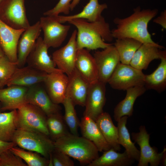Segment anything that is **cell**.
I'll return each mask as SVG.
<instances>
[{
    "instance_id": "484cf974",
    "label": "cell",
    "mask_w": 166,
    "mask_h": 166,
    "mask_svg": "<svg viewBox=\"0 0 166 166\" xmlns=\"http://www.w3.org/2000/svg\"><path fill=\"white\" fill-rule=\"evenodd\" d=\"M96 122L107 142L117 151L121 150L118 142V130L114 124L109 113L103 112L97 118Z\"/></svg>"
},
{
    "instance_id": "5b68a950",
    "label": "cell",
    "mask_w": 166,
    "mask_h": 166,
    "mask_svg": "<svg viewBox=\"0 0 166 166\" xmlns=\"http://www.w3.org/2000/svg\"><path fill=\"white\" fill-rule=\"evenodd\" d=\"M17 128L39 132L49 136L47 116L41 109L26 103L17 109Z\"/></svg>"
},
{
    "instance_id": "4dcf8cb0",
    "label": "cell",
    "mask_w": 166,
    "mask_h": 166,
    "mask_svg": "<svg viewBox=\"0 0 166 166\" xmlns=\"http://www.w3.org/2000/svg\"><path fill=\"white\" fill-rule=\"evenodd\" d=\"M142 44L134 39L124 38L116 39L113 45L118 53L120 62L130 65L135 53Z\"/></svg>"
},
{
    "instance_id": "ee69618b",
    "label": "cell",
    "mask_w": 166,
    "mask_h": 166,
    "mask_svg": "<svg viewBox=\"0 0 166 166\" xmlns=\"http://www.w3.org/2000/svg\"><path fill=\"white\" fill-rule=\"evenodd\" d=\"M5 85V84L4 83L0 82V89L2 86Z\"/></svg>"
},
{
    "instance_id": "e575fe53",
    "label": "cell",
    "mask_w": 166,
    "mask_h": 166,
    "mask_svg": "<svg viewBox=\"0 0 166 166\" xmlns=\"http://www.w3.org/2000/svg\"><path fill=\"white\" fill-rule=\"evenodd\" d=\"M17 64L10 61L5 56L0 58V82L6 85L17 67Z\"/></svg>"
},
{
    "instance_id": "7a4b0ae2",
    "label": "cell",
    "mask_w": 166,
    "mask_h": 166,
    "mask_svg": "<svg viewBox=\"0 0 166 166\" xmlns=\"http://www.w3.org/2000/svg\"><path fill=\"white\" fill-rule=\"evenodd\" d=\"M77 29L76 42L78 49L88 50L105 49L112 44L113 38L109 23L102 16L93 22L82 19H74L68 21Z\"/></svg>"
},
{
    "instance_id": "7402d4cb",
    "label": "cell",
    "mask_w": 166,
    "mask_h": 166,
    "mask_svg": "<svg viewBox=\"0 0 166 166\" xmlns=\"http://www.w3.org/2000/svg\"><path fill=\"white\" fill-rule=\"evenodd\" d=\"M160 49L155 45L142 44L135 53L130 65L141 71L146 69L153 60L160 59L166 55V50Z\"/></svg>"
},
{
    "instance_id": "4fadbf2b",
    "label": "cell",
    "mask_w": 166,
    "mask_h": 166,
    "mask_svg": "<svg viewBox=\"0 0 166 166\" xmlns=\"http://www.w3.org/2000/svg\"><path fill=\"white\" fill-rule=\"evenodd\" d=\"M48 49L43 38L39 37L27 57L28 65L48 74L61 71L56 68L55 63L48 54Z\"/></svg>"
},
{
    "instance_id": "f546056e",
    "label": "cell",
    "mask_w": 166,
    "mask_h": 166,
    "mask_svg": "<svg viewBox=\"0 0 166 166\" xmlns=\"http://www.w3.org/2000/svg\"><path fill=\"white\" fill-rule=\"evenodd\" d=\"M17 128V109L7 112H0V140L12 141Z\"/></svg>"
},
{
    "instance_id": "f35d334b",
    "label": "cell",
    "mask_w": 166,
    "mask_h": 166,
    "mask_svg": "<svg viewBox=\"0 0 166 166\" xmlns=\"http://www.w3.org/2000/svg\"><path fill=\"white\" fill-rule=\"evenodd\" d=\"M155 23L160 25L163 28L166 29V10H164L160 15L153 20Z\"/></svg>"
},
{
    "instance_id": "7bdbcfd3",
    "label": "cell",
    "mask_w": 166,
    "mask_h": 166,
    "mask_svg": "<svg viewBox=\"0 0 166 166\" xmlns=\"http://www.w3.org/2000/svg\"><path fill=\"white\" fill-rule=\"evenodd\" d=\"M5 55L3 51L0 48V58Z\"/></svg>"
},
{
    "instance_id": "277c9868",
    "label": "cell",
    "mask_w": 166,
    "mask_h": 166,
    "mask_svg": "<svg viewBox=\"0 0 166 166\" xmlns=\"http://www.w3.org/2000/svg\"><path fill=\"white\" fill-rule=\"evenodd\" d=\"M12 142L20 148L37 152L49 160L55 149L54 141L49 136L31 130L17 128Z\"/></svg>"
},
{
    "instance_id": "9c48e42d",
    "label": "cell",
    "mask_w": 166,
    "mask_h": 166,
    "mask_svg": "<svg viewBox=\"0 0 166 166\" xmlns=\"http://www.w3.org/2000/svg\"><path fill=\"white\" fill-rule=\"evenodd\" d=\"M39 22L44 34L43 40L47 47L60 46L66 38L70 26L63 25L53 16L42 17Z\"/></svg>"
},
{
    "instance_id": "8fae6325",
    "label": "cell",
    "mask_w": 166,
    "mask_h": 166,
    "mask_svg": "<svg viewBox=\"0 0 166 166\" xmlns=\"http://www.w3.org/2000/svg\"><path fill=\"white\" fill-rule=\"evenodd\" d=\"M103 49L95 51L93 56L98 69V80L106 84L120 61L113 44Z\"/></svg>"
},
{
    "instance_id": "7c38bea8",
    "label": "cell",
    "mask_w": 166,
    "mask_h": 166,
    "mask_svg": "<svg viewBox=\"0 0 166 166\" xmlns=\"http://www.w3.org/2000/svg\"><path fill=\"white\" fill-rule=\"evenodd\" d=\"M105 83L98 80L90 84L85 105L83 116H87L96 121L104 112L105 103Z\"/></svg>"
},
{
    "instance_id": "74e56055",
    "label": "cell",
    "mask_w": 166,
    "mask_h": 166,
    "mask_svg": "<svg viewBox=\"0 0 166 166\" xmlns=\"http://www.w3.org/2000/svg\"><path fill=\"white\" fill-rule=\"evenodd\" d=\"M73 0H59L56 5L52 9L43 13L45 16H55L63 13L68 14L70 10V2Z\"/></svg>"
},
{
    "instance_id": "83f0119b",
    "label": "cell",
    "mask_w": 166,
    "mask_h": 166,
    "mask_svg": "<svg viewBox=\"0 0 166 166\" xmlns=\"http://www.w3.org/2000/svg\"><path fill=\"white\" fill-rule=\"evenodd\" d=\"M128 117H121L117 121L118 130V142L120 145L125 149L128 156L134 160L138 161L140 156V150L137 149L131 139L126 124Z\"/></svg>"
},
{
    "instance_id": "603a6c76",
    "label": "cell",
    "mask_w": 166,
    "mask_h": 166,
    "mask_svg": "<svg viewBox=\"0 0 166 166\" xmlns=\"http://www.w3.org/2000/svg\"><path fill=\"white\" fill-rule=\"evenodd\" d=\"M82 136L92 142L99 152L107 151L112 147L107 142L96 122L90 117L83 116L79 125Z\"/></svg>"
},
{
    "instance_id": "3957f363",
    "label": "cell",
    "mask_w": 166,
    "mask_h": 166,
    "mask_svg": "<svg viewBox=\"0 0 166 166\" xmlns=\"http://www.w3.org/2000/svg\"><path fill=\"white\" fill-rule=\"evenodd\" d=\"M54 144L55 149L77 160L82 165H88L99 156V151L92 142L70 133Z\"/></svg>"
},
{
    "instance_id": "9a60e30c",
    "label": "cell",
    "mask_w": 166,
    "mask_h": 166,
    "mask_svg": "<svg viewBox=\"0 0 166 166\" xmlns=\"http://www.w3.org/2000/svg\"><path fill=\"white\" fill-rule=\"evenodd\" d=\"M25 30L14 29L0 19V45L5 55L10 61L16 64L18 41Z\"/></svg>"
},
{
    "instance_id": "d590c367",
    "label": "cell",
    "mask_w": 166,
    "mask_h": 166,
    "mask_svg": "<svg viewBox=\"0 0 166 166\" xmlns=\"http://www.w3.org/2000/svg\"><path fill=\"white\" fill-rule=\"evenodd\" d=\"M49 166H74L73 161L66 154L55 149L50 154Z\"/></svg>"
},
{
    "instance_id": "ab89813d",
    "label": "cell",
    "mask_w": 166,
    "mask_h": 166,
    "mask_svg": "<svg viewBox=\"0 0 166 166\" xmlns=\"http://www.w3.org/2000/svg\"><path fill=\"white\" fill-rule=\"evenodd\" d=\"M16 146L13 142H6L0 140V156L4 151Z\"/></svg>"
},
{
    "instance_id": "2e32d148",
    "label": "cell",
    "mask_w": 166,
    "mask_h": 166,
    "mask_svg": "<svg viewBox=\"0 0 166 166\" xmlns=\"http://www.w3.org/2000/svg\"><path fill=\"white\" fill-rule=\"evenodd\" d=\"M68 76L61 71L48 74L44 83L46 91L55 104H62L66 97L69 82Z\"/></svg>"
},
{
    "instance_id": "ffe728a7",
    "label": "cell",
    "mask_w": 166,
    "mask_h": 166,
    "mask_svg": "<svg viewBox=\"0 0 166 166\" xmlns=\"http://www.w3.org/2000/svg\"><path fill=\"white\" fill-rule=\"evenodd\" d=\"M75 67L89 84L98 80V71L95 61L88 50L85 49H78Z\"/></svg>"
},
{
    "instance_id": "8992f818",
    "label": "cell",
    "mask_w": 166,
    "mask_h": 166,
    "mask_svg": "<svg viewBox=\"0 0 166 166\" xmlns=\"http://www.w3.org/2000/svg\"><path fill=\"white\" fill-rule=\"evenodd\" d=\"M145 75L142 71L131 66L120 63L107 83L113 89L119 90L127 89L137 86L144 85Z\"/></svg>"
},
{
    "instance_id": "d6986e66",
    "label": "cell",
    "mask_w": 166,
    "mask_h": 166,
    "mask_svg": "<svg viewBox=\"0 0 166 166\" xmlns=\"http://www.w3.org/2000/svg\"><path fill=\"white\" fill-rule=\"evenodd\" d=\"M0 89V111L17 109L26 102V94L27 87L11 85Z\"/></svg>"
},
{
    "instance_id": "6da1fadb",
    "label": "cell",
    "mask_w": 166,
    "mask_h": 166,
    "mask_svg": "<svg viewBox=\"0 0 166 166\" xmlns=\"http://www.w3.org/2000/svg\"><path fill=\"white\" fill-rule=\"evenodd\" d=\"M157 9L141 10L139 6L133 9L130 16L123 18L117 17L113 22L116 27L111 30L114 38H130L138 40L142 44L155 45L160 49L164 47L155 42L148 30L149 22L158 14Z\"/></svg>"
},
{
    "instance_id": "b9f144b4",
    "label": "cell",
    "mask_w": 166,
    "mask_h": 166,
    "mask_svg": "<svg viewBox=\"0 0 166 166\" xmlns=\"http://www.w3.org/2000/svg\"><path fill=\"white\" fill-rule=\"evenodd\" d=\"M80 0H73L70 5V10H73L74 8L79 3Z\"/></svg>"
},
{
    "instance_id": "e0dca14e",
    "label": "cell",
    "mask_w": 166,
    "mask_h": 166,
    "mask_svg": "<svg viewBox=\"0 0 166 166\" xmlns=\"http://www.w3.org/2000/svg\"><path fill=\"white\" fill-rule=\"evenodd\" d=\"M42 30L39 21L26 29L22 34L17 48L18 67L24 66L26 63L27 57L39 37Z\"/></svg>"
},
{
    "instance_id": "60d3db41",
    "label": "cell",
    "mask_w": 166,
    "mask_h": 166,
    "mask_svg": "<svg viewBox=\"0 0 166 166\" xmlns=\"http://www.w3.org/2000/svg\"><path fill=\"white\" fill-rule=\"evenodd\" d=\"M164 152L162 157L160 163L163 166H165L166 164V148H164Z\"/></svg>"
},
{
    "instance_id": "cb8c5ba5",
    "label": "cell",
    "mask_w": 166,
    "mask_h": 166,
    "mask_svg": "<svg viewBox=\"0 0 166 166\" xmlns=\"http://www.w3.org/2000/svg\"><path fill=\"white\" fill-rule=\"evenodd\" d=\"M107 7L106 4H100L98 0H89L79 13L70 16L58 15L53 17L61 23L74 19H82L89 22H93L101 18L102 16V12Z\"/></svg>"
},
{
    "instance_id": "30bf717a",
    "label": "cell",
    "mask_w": 166,
    "mask_h": 166,
    "mask_svg": "<svg viewBox=\"0 0 166 166\" xmlns=\"http://www.w3.org/2000/svg\"><path fill=\"white\" fill-rule=\"evenodd\" d=\"M77 34V30H74L67 44L52 54V59L57 68L68 76L72 74L75 68L78 51Z\"/></svg>"
},
{
    "instance_id": "d4e9b609",
    "label": "cell",
    "mask_w": 166,
    "mask_h": 166,
    "mask_svg": "<svg viewBox=\"0 0 166 166\" xmlns=\"http://www.w3.org/2000/svg\"><path fill=\"white\" fill-rule=\"evenodd\" d=\"M146 88L144 85L131 87L127 89L124 98L115 107L114 111V118L117 121L122 117L131 116L133 111V105L136 99L143 94Z\"/></svg>"
},
{
    "instance_id": "4316f807",
    "label": "cell",
    "mask_w": 166,
    "mask_h": 166,
    "mask_svg": "<svg viewBox=\"0 0 166 166\" xmlns=\"http://www.w3.org/2000/svg\"><path fill=\"white\" fill-rule=\"evenodd\" d=\"M103 154L93 160L88 166H129L135 160L130 158L125 151L118 152L113 148L104 151Z\"/></svg>"
},
{
    "instance_id": "52a82bcc",
    "label": "cell",
    "mask_w": 166,
    "mask_h": 166,
    "mask_svg": "<svg viewBox=\"0 0 166 166\" xmlns=\"http://www.w3.org/2000/svg\"><path fill=\"white\" fill-rule=\"evenodd\" d=\"M0 19L14 29L26 30L30 26L25 0H3L0 4Z\"/></svg>"
},
{
    "instance_id": "d6a6232c",
    "label": "cell",
    "mask_w": 166,
    "mask_h": 166,
    "mask_svg": "<svg viewBox=\"0 0 166 166\" xmlns=\"http://www.w3.org/2000/svg\"><path fill=\"white\" fill-rule=\"evenodd\" d=\"M10 149L15 155L23 160L27 166H49V160L37 152L27 150L16 146Z\"/></svg>"
},
{
    "instance_id": "5bb4252c",
    "label": "cell",
    "mask_w": 166,
    "mask_h": 166,
    "mask_svg": "<svg viewBox=\"0 0 166 166\" xmlns=\"http://www.w3.org/2000/svg\"><path fill=\"white\" fill-rule=\"evenodd\" d=\"M40 84L28 88L26 94V102L39 109L47 116L60 112L61 106L53 102L46 89Z\"/></svg>"
},
{
    "instance_id": "44dd1931",
    "label": "cell",
    "mask_w": 166,
    "mask_h": 166,
    "mask_svg": "<svg viewBox=\"0 0 166 166\" xmlns=\"http://www.w3.org/2000/svg\"><path fill=\"white\" fill-rule=\"evenodd\" d=\"M68 77L69 80L66 97L71 99L74 105L84 107L89 84L82 77L75 68Z\"/></svg>"
},
{
    "instance_id": "f1b7e54d",
    "label": "cell",
    "mask_w": 166,
    "mask_h": 166,
    "mask_svg": "<svg viewBox=\"0 0 166 166\" xmlns=\"http://www.w3.org/2000/svg\"><path fill=\"white\" fill-rule=\"evenodd\" d=\"M160 60V63L153 73L145 75L144 83L146 89L154 90L159 93L166 88V55Z\"/></svg>"
},
{
    "instance_id": "1f68e13d",
    "label": "cell",
    "mask_w": 166,
    "mask_h": 166,
    "mask_svg": "<svg viewBox=\"0 0 166 166\" xmlns=\"http://www.w3.org/2000/svg\"><path fill=\"white\" fill-rule=\"evenodd\" d=\"M46 123L49 136L54 142L70 133L60 112L47 116Z\"/></svg>"
},
{
    "instance_id": "bcb514c9",
    "label": "cell",
    "mask_w": 166,
    "mask_h": 166,
    "mask_svg": "<svg viewBox=\"0 0 166 166\" xmlns=\"http://www.w3.org/2000/svg\"><path fill=\"white\" fill-rule=\"evenodd\" d=\"M1 103H0V108L1 107Z\"/></svg>"
},
{
    "instance_id": "836d02e7",
    "label": "cell",
    "mask_w": 166,
    "mask_h": 166,
    "mask_svg": "<svg viewBox=\"0 0 166 166\" xmlns=\"http://www.w3.org/2000/svg\"><path fill=\"white\" fill-rule=\"evenodd\" d=\"M62 104L65 108V114L63 116L64 120L70 133L78 135V129L79 127L80 121L75 110V105L71 99L68 97H65Z\"/></svg>"
},
{
    "instance_id": "ba28073f",
    "label": "cell",
    "mask_w": 166,
    "mask_h": 166,
    "mask_svg": "<svg viewBox=\"0 0 166 166\" xmlns=\"http://www.w3.org/2000/svg\"><path fill=\"white\" fill-rule=\"evenodd\" d=\"M139 132H133L131 135L132 139L140 146V156L138 166H158L161 162L164 152L158 153L155 147H151L149 144L150 135L144 125L139 128Z\"/></svg>"
},
{
    "instance_id": "ac0fdd59",
    "label": "cell",
    "mask_w": 166,
    "mask_h": 166,
    "mask_svg": "<svg viewBox=\"0 0 166 166\" xmlns=\"http://www.w3.org/2000/svg\"><path fill=\"white\" fill-rule=\"evenodd\" d=\"M48 74L28 65L17 67L6 85L28 87L43 82Z\"/></svg>"
},
{
    "instance_id": "f6af8a7d",
    "label": "cell",
    "mask_w": 166,
    "mask_h": 166,
    "mask_svg": "<svg viewBox=\"0 0 166 166\" xmlns=\"http://www.w3.org/2000/svg\"><path fill=\"white\" fill-rule=\"evenodd\" d=\"M3 0H0V4L3 1Z\"/></svg>"
},
{
    "instance_id": "8d00e7d4",
    "label": "cell",
    "mask_w": 166,
    "mask_h": 166,
    "mask_svg": "<svg viewBox=\"0 0 166 166\" xmlns=\"http://www.w3.org/2000/svg\"><path fill=\"white\" fill-rule=\"evenodd\" d=\"M0 166H27L20 157L10 149L2 152L0 156Z\"/></svg>"
}]
</instances>
